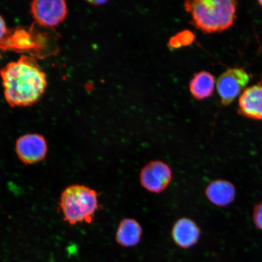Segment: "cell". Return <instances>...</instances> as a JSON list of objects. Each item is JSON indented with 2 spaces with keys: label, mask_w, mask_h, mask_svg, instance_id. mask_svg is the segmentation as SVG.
<instances>
[{
  "label": "cell",
  "mask_w": 262,
  "mask_h": 262,
  "mask_svg": "<svg viewBox=\"0 0 262 262\" xmlns=\"http://www.w3.org/2000/svg\"><path fill=\"white\" fill-rule=\"evenodd\" d=\"M6 101L11 107L35 103L47 86V75L34 58L23 55L0 70Z\"/></svg>",
  "instance_id": "cell-1"
},
{
  "label": "cell",
  "mask_w": 262,
  "mask_h": 262,
  "mask_svg": "<svg viewBox=\"0 0 262 262\" xmlns=\"http://www.w3.org/2000/svg\"><path fill=\"white\" fill-rule=\"evenodd\" d=\"M184 6L193 25L205 34L227 30L236 18L234 0H193L185 2Z\"/></svg>",
  "instance_id": "cell-2"
},
{
  "label": "cell",
  "mask_w": 262,
  "mask_h": 262,
  "mask_svg": "<svg viewBox=\"0 0 262 262\" xmlns=\"http://www.w3.org/2000/svg\"><path fill=\"white\" fill-rule=\"evenodd\" d=\"M99 194L83 185H72L62 192L59 211L63 215V221L71 226L91 224L100 208Z\"/></svg>",
  "instance_id": "cell-3"
},
{
  "label": "cell",
  "mask_w": 262,
  "mask_h": 262,
  "mask_svg": "<svg viewBox=\"0 0 262 262\" xmlns=\"http://www.w3.org/2000/svg\"><path fill=\"white\" fill-rule=\"evenodd\" d=\"M250 75L244 69L229 68L217 81V90L223 105L228 106L245 90Z\"/></svg>",
  "instance_id": "cell-4"
},
{
  "label": "cell",
  "mask_w": 262,
  "mask_h": 262,
  "mask_svg": "<svg viewBox=\"0 0 262 262\" xmlns=\"http://www.w3.org/2000/svg\"><path fill=\"white\" fill-rule=\"evenodd\" d=\"M31 12L39 25L54 27L67 17L68 6L63 0H35L31 3Z\"/></svg>",
  "instance_id": "cell-5"
},
{
  "label": "cell",
  "mask_w": 262,
  "mask_h": 262,
  "mask_svg": "<svg viewBox=\"0 0 262 262\" xmlns=\"http://www.w3.org/2000/svg\"><path fill=\"white\" fill-rule=\"evenodd\" d=\"M48 150L47 140L40 134H25L16 141V155L26 165L41 162L47 157Z\"/></svg>",
  "instance_id": "cell-6"
},
{
  "label": "cell",
  "mask_w": 262,
  "mask_h": 262,
  "mask_svg": "<svg viewBox=\"0 0 262 262\" xmlns=\"http://www.w3.org/2000/svg\"><path fill=\"white\" fill-rule=\"evenodd\" d=\"M172 179L171 169L166 163L160 160L149 162L140 171L141 185L152 193L163 191L169 185Z\"/></svg>",
  "instance_id": "cell-7"
},
{
  "label": "cell",
  "mask_w": 262,
  "mask_h": 262,
  "mask_svg": "<svg viewBox=\"0 0 262 262\" xmlns=\"http://www.w3.org/2000/svg\"><path fill=\"white\" fill-rule=\"evenodd\" d=\"M238 114L252 120H262V81L245 88L239 97Z\"/></svg>",
  "instance_id": "cell-8"
},
{
  "label": "cell",
  "mask_w": 262,
  "mask_h": 262,
  "mask_svg": "<svg viewBox=\"0 0 262 262\" xmlns=\"http://www.w3.org/2000/svg\"><path fill=\"white\" fill-rule=\"evenodd\" d=\"M201 233V229L195 222L185 217L177 221L171 231L174 243L183 249L191 248L198 243Z\"/></svg>",
  "instance_id": "cell-9"
},
{
  "label": "cell",
  "mask_w": 262,
  "mask_h": 262,
  "mask_svg": "<svg viewBox=\"0 0 262 262\" xmlns=\"http://www.w3.org/2000/svg\"><path fill=\"white\" fill-rule=\"evenodd\" d=\"M205 194L212 204L225 207L234 202L236 190L234 185L227 180H215L207 186Z\"/></svg>",
  "instance_id": "cell-10"
},
{
  "label": "cell",
  "mask_w": 262,
  "mask_h": 262,
  "mask_svg": "<svg viewBox=\"0 0 262 262\" xmlns=\"http://www.w3.org/2000/svg\"><path fill=\"white\" fill-rule=\"evenodd\" d=\"M143 230L139 222L134 219H124L116 231L117 243L123 247H135L142 238Z\"/></svg>",
  "instance_id": "cell-11"
},
{
  "label": "cell",
  "mask_w": 262,
  "mask_h": 262,
  "mask_svg": "<svg viewBox=\"0 0 262 262\" xmlns=\"http://www.w3.org/2000/svg\"><path fill=\"white\" fill-rule=\"evenodd\" d=\"M215 83V78L212 74L207 71L199 72L189 82L190 93L196 100L206 99L214 94Z\"/></svg>",
  "instance_id": "cell-12"
},
{
  "label": "cell",
  "mask_w": 262,
  "mask_h": 262,
  "mask_svg": "<svg viewBox=\"0 0 262 262\" xmlns=\"http://www.w3.org/2000/svg\"><path fill=\"white\" fill-rule=\"evenodd\" d=\"M195 36L193 33L189 31H183L173 36L169 41V47L171 49H178L188 46L194 41Z\"/></svg>",
  "instance_id": "cell-13"
},
{
  "label": "cell",
  "mask_w": 262,
  "mask_h": 262,
  "mask_svg": "<svg viewBox=\"0 0 262 262\" xmlns=\"http://www.w3.org/2000/svg\"><path fill=\"white\" fill-rule=\"evenodd\" d=\"M253 220L255 227L262 231V201L254 208Z\"/></svg>",
  "instance_id": "cell-14"
},
{
  "label": "cell",
  "mask_w": 262,
  "mask_h": 262,
  "mask_svg": "<svg viewBox=\"0 0 262 262\" xmlns=\"http://www.w3.org/2000/svg\"><path fill=\"white\" fill-rule=\"evenodd\" d=\"M8 32V28L5 19L0 15V42L4 40Z\"/></svg>",
  "instance_id": "cell-15"
},
{
  "label": "cell",
  "mask_w": 262,
  "mask_h": 262,
  "mask_svg": "<svg viewBox=\"0 0 262 262\" xmlns=\"http://www.w3.org/2000/svg\"><path fill=\"white\" fill-rule=\"evenodd\" d=\"M88 3H90V4L93 5L94 6H98V5H102L104 4V3H106V1H90L88 2Z\"/></svg>",
  "instance_id": "cell-16"
},
{
  "label": "cell",
  "mask_w": 262,
  "mask_h": 262,
  "mask_svg": "<svg viewBox=\"0 0 262 262\" xmlns=\"http://www.w3.org/2000/svg\"><path fill=\"white\" fill-rule=\"evenodd\" d=\"M258 5L260 6L261 9H262V0H259V1H258Z\"/></svg>",
  "instance_id": "cell-17"
}]
</instances>
